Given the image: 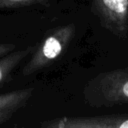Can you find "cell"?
<instances>
[{
  "label": "cell",
  "instance_id": "7",
  "mask_svg": "<svg viewBox=\"0 0 128 128\" xmlns=\"http://www.w3.org/2000/svg\"><path fill=\"white\" fill-rule=\"evenodd\" d=\"M45 0H0V8H15L43 3Z\"/></svg>",
  "mask_w": 128,
  "mask_h": 128
},
{
  "label": "cell",
  "instance_id": "8",
  "mask_svg": "<svg viewBox=\"0 0 128 128\" xmlns=\"http://www.w3.org/2000/svg\"><path fill=\"white\" fill-rule=\"evenodd\" d=\"M15 46L13 44H0V57L13 51Z\"/></svg>",
  "mask_w": 128,
  "mask_h": 128
},
{
  "label": "cell",
  "instance_id": "6",
  "mask_svg": "<svg viewBox=\"0 0 128 128\" xmlns=\"http://www.w3.org/2000/svg\"><path fill=\"white\" fill-rule=\"evenodd\" d=\"M32 48H26L18 51H11L10 53L0 57V85L5 81L10 72L20 63L30 52Z\"/></svg>",
  "mask_w": 128,
  "mask_h": 128
},
{
  "label": "cell",
  "instance_id": "5",
  "mask_svg": "<svg viewBox=\"0 0 128 128\" xmlns=\"http://www.w3.org/2000/svg\"><path fill=\"white\" fill-rule=\"evenodd\" d=\"M33 88H23L0 94V123L5 122L31 97Z\"/></svg>",
  "mask_w": 128,
  "mask_h": 128
},
{
  "label": "cell",
  "instance_id": "3",
  "mask_svg": "<svg viewBox=\"0 0 128 128\" xmlns=\"http://www.w3.org/2000/svg\"><path fill=\"white\" fill-rule=\"evenodd\" d=\"M104 25L118 36L128 30V0H95Z\"/></svg>",
  "mask_w": 128,
  "mask_h": 128
},
{
  "label": "cell",
  "instance_id": "2",
  "mask_svg": "<svg viewBox=\"0 0 128 128\" xmlns=\"http://www.w3.org/2000/svg\"><path fill=\"white\" fill-rule=\"evenodd\" d=\"M74 34V25L57 28L48 34L24 67L23 74L30 75L50 66L64 53Z\"/></svg>",
  "mask_w": 128,
  "mask_h": 128
},
{
  "label": "cell",
  "instance_id": "4",
  "mask_svg": "<svg viewBox=\"0 0 128 128\" xmlns=\"http://www.w3.org/2000/svg\"><path fill=\"white\" fill-rule=\"evenodd\" d=\"M53 128H128V114L87 117H63Z\"/></svg>",
  "mask_w": 128,
  "mask_h": 128
},
{
  "label": "cell",
  "instance_id": "1",
  "mask_svg": "<svg viewBox=\"0 0 128 128\" xmlns=\"http://www.w3.org/2000/svg\"><path fill=\"white\" fill-rule=\"evenodd\" d=\"M84 95L96 107L128 104V68L100 73L87 83Z\"/></svg>",
  "mask_w": 128,
  "mask_h": 128
}]
</instances>
